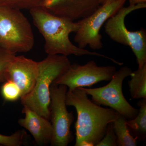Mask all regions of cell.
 I'll return each mask as SVG.
<instances>
[{"label": "cell", "instance_id": "cell-12", "mask_svg": "<svg viewBox=\"0 0 146 146\" xmlns=\"http://www.w3.org/2000/svg\"><path fill=\"white\" fill-rule=\"evenodd\" d=\"M22 112L25 117L18 121L20 126L28 131L34 138L37 145H50L52 137V127L49 120L38 113L23 106Z\"/></svg>", "mask_w": 146, "mask_h": 146}, {"label": "cell", "instance_id": "cell-21", "mask_svg": "<svg viewBox=\"0 0 146 146\" xmlns=\"http://www.w3.org/2000/svg\"><path fill=\"white\" fill-rule=\"evenodd\" d=\"M117 0H102V4L106 3H109L115 1Z\"/></svg>", "mask_w": 146, "mask_h": 146}, {"label": "cell", "instance_id": "cell-11", "mask_svg": "<svg viewBox=\"0 0 146 146\" xmlns=\"http://www.w3.org/2000/svg\"><path fill=\"white\" fill-rule=\"evenodd\" d=\"M38 73V62L24 56L16 55L9 66L7 80H11L18 86L22 98L33 89Z\"/></svg>", "mask_w": 146, "mask_h": 146}, {"label": "cell", "instance_id": "cell-9", "mask_svg": "<svg viewBox=\"0 0 146 146\" xmlns=\"http://www.w3.org/2000/svg\"><path fill=\"white\" fill-rule=\"evenodd\" d=\"M114 66H98L94 60L84 65L71 64L67 70L54 80L56 85H65L68 90L91 87L101 81H110L115 74Z\"/></svg>", "mask_w": 146, "mask_h": 146}, {"label": "cell", "instance_id": "cell-2", "mask_svg": "<svg viewBox=\"0 0 146 146\" xmlns=\"http://www.w3.org/2000/svg\"><path fill=\"white\" fill-rule=\"evenodd\" d=\"M33 22L44 39V48L48 54L68 56H96L107 58L115 64L121 62L104 55L81 48L73 44L70 35L78 28V22L60 17L50 13L42 7L30 10Z\"/></svg>", "mask_w": 146, "mask_h": 146}, {"label": "cell", "instance_id": "cell-7", "mask_svg": "<svg viewBox=\"0 0 146 146\" xmlns=\"http://www.w3.org/2000/svg\"><path fill=\"white\" fill-rule=\"evenodd\" d=\"M126 0H117L102 5L91 15L77 21L78 28L75 33L74 41L78 46L84 49L87 46L93 50L103 46L101 29L106 21L122 8Z\"/></svg>", "mask_w": 146, "mask_h": 146}, {"label": "cell", "instance_id": "cell-3", "mask_svg": "<svg viewBox=\"0 0 146 146\" xmlns=\"http://www.w3.org/2000/svg\"><path fill=\"white\" fill-rule=\"evenodd\" d=\"M38 63L39 73L35 85L29 94L21 98V103L50 120V86L71 63L68 56L60 54H48Z\"/></svg>", "mask_w": 146, "mask_h": 146}, {"label": "cell", "instance_id": "cell-19", "mask_svg": "<svg viewBox=\"0 0 146 146\" xmlns=\"http://www.w3.org/2000/svg\"><path fill=\"white\" fill-rule=\"evenodd\" d=\"M112 123L109 124L103 138L96 146H117V137L113 129Z\"/></svg>", "mask_w": 146, "mask_h": 146}, {"label": "cell", "instance_id": "cell-8", "mask_svg": "<svg viewBox=\"0 0 146 146\" xmlns=\"http://www.w3.org/2000/svg\"><path fill=\"white\" fill-rule=\"evenodd\" d=\"M68 87L53 83L50 88V119L52 127L51 146H67L72 141L74 136L71 126L74 117L68 112L66 104Z\"/></svg>", "mask_w": 146, "mask_h": 146}, {"label": "cell", "instance_id": "cell-6", "mask_svg": "<svg viewBox=\"0 0 146 146\" xmlns=\"http://www.w3.org/2000/svg\"><path fill=\"white\" fill-rule=\"evenodd\" d=\"M131 68L122 67L117 70L107 85L99 88L87 89L81 87L92 101L99 106H108L123 115L127 120L133 119L138 115V109L132 106L127 101L122 91L125 79L132 74Z\"/></svg>", "mask_w": 146, "mask_h": 146}, {"label": "cell", "instance_id": "cell-18", "mask_svg": "<svg viewBox=\"0 0 146 146\" xmlns=\"http://www.w3.org/2000/svg\"><path fill=\"white\" fill-rule=\"evenodd\" d=\"M16 54L0 46V84L7 80V70Z\"/></svg>", "mask_w": 146, "mask_h": 146}, {"label": "cell", "instance_id": "cell-10", "mask_svg": "<svg viewBox=\"0 0 146 146\" xmlns=\"http://www.w3.org/2000/svg\"><path fill=\"white\" fill-rule=\"evenodd\" d=\"M102 4V0H45L41 7L54 15L74 21L91 15Z\"/></svg>", "mask_w": 146, "mask_h": 146}, {"label": "cell", "instance_id": "cell-17", "mask_svg": "<svg viewBox=\"0 0 146 146\" xmlns=\"http://www.w3.org/2000/svg\"><path fill=\"white\" fill-rule=\"evenodd\" d=\"M1 93L4 99L7 101H16L21 97V91L19 87L9 80L3 82L1 88Z\"/></svg>", "mask_w": 146, "mask_h": 146}, {"label": "cell", "instance_id": "cell-16", "mask_svg": "<svg viewBox=\"0 0 146 146\" xmlns=\"http://www.w3.org/2000/svg\"><path fill=\"white\" fill-rule=\"evenodd\" d=\"M29 143L28 135L25 131L19 130L9 136L0 134V145L5 146L27 145Z\"/></svg>", "mask_w": 146, "mask_h": 146}, {"label": "cell", "instance_id": "cell-13", "mask_svg": "<svg viewBox=\"0 0 146 146\" xmlns=\"http://www.w3.org/2000/svg\"><path fill=\"white\" fill-rule=\"evenodd\" d=\"M139 107L138 115L133 119L126 120V124L131 135L138 141H144L146 138V99L137 103Z\"/></svg>", "mask_w": 146, "mask_h": 146}, {"label": "cell", "instance_id": "cell-15", "mask_svg": "<svg viewBox=\"0 0 146 146\" xmlns=\"http://www.w3.org/2000/svg\"><path fill=\"white\" fill-rule=\"evenodd\" d=\"M126 120L124 117L118 113L117 118L112 123L117 137V146H136L138 141L129 132L126 123Z\"/></svg>", "mask_w": 146, "mask_h": 146}, {"label": "cell", "instance_id": "cell-20", "mask_svg": "<svg viewBox=\"0 0 146 146\" xmlns=\"http://www.w3.org/2000/svg\"><path fill=\"white\" fill-rule=\"evenodd\" d=\"M129 5H137L146 4V0H129Z\"/></svg>", "mask_w": 146, "mask_h": 146}, {"label": "cell", "instance_id": "cell-14", "mask_svg": "<svg viewBox=\"0 0 146 146\" xmlns=\"http://www.w3.org/2000/svg\"><path fill=\"white\" fill-rule=\"evenodd\" d=\"M128 81L131 96L134 99H146V64L132 72Z\"/></svg>", "mask_w": 146, "mask_h": 146}, {"label": "cell", "instance_id": "cell-5", "mask_svg": "<svg viewBox=\"0 0 146 146\" xmlns=\"http://www.w3.org/2000/svg\"><path fill=\"white\" fill-rule=\"evenodd\" d=\"M146 7V4L123 7L105 23V31L110 39L130 47L136 56L138 68L146 64V31L141 29L130 31L127 28L125 21L126 16L131 12Z\"/></svg>", "mask_w": 146, "mask_h": 146}, {"label": "cell", "instance_id": "cell-4", "mask_svg": "<svg viewBox=\"0 0 146 146\" xmlns=\"http://www.w3.org/2000/svg\"><path fill=\"white\" fill-rule=\"evenodd\" d=\"M31 24L20 9L0 5V46L11 52H29L34 47Z\"/></svg>", "mask_w": 146, "mask_h": 146}, {"label": "cell", "instance_id": "cell-1", "mask_svg": "<svg viewBox=\"0 0 146 146\" xmlns=\"http://www.w3.org/2000/svg\"><path fill=\"white\" fill-rule=\"evenodd\" d=\"M65 101L67 106L74 107L77 114L75 146H96L109 124L116 119L118 112L96 104L81 87L68 90Z\"/></svg>", "mask_w": 146, "mask_h": 146}]
</instances>
